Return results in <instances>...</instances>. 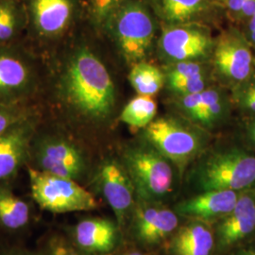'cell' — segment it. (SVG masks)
Listing matches in <instances>:
<instances>
[{
  "label": "cell",
  "instance_id": "cell-8",
  "mask_svg": "<svg viewBox=\"0 0 255 255\" xmlns=\"http://www.w3.org/2000/svg\"><path fill=\"white\" fill-rule=\"evenodd\" d=\"M37 87L34 64L22 51L0 46V103L21 104Z\"/></svg>",
  "mask_w": 255,
  "mask_h": 255
},
{
  "label": "cell",
  "instance_id": "cell-33",
  "mask_svg": "<svg viewBox=\"0 0 255 255\" xmlns=\"http://www.w3.org/2000/svg\"><path fill=\"white\" fill-rule=\"evenodd\" d=\"M255 13V0H245L239 18L250 19Z\"/></svg>",
  "mask_w": 255,
  "mask_h": 255
},
{
  "label": "cell",
  "instance_id": "cell-32",
  "mask_svg": "<svg viewBox=\"0 0 255 255\" xmlns=\"http://www.w3.org/2000/svg\"><path fill=\"white\" fill-rule=\"evenodd\" d=\"M0 255H44V254L41 249L39 251H30L22 248H14L3 252Z\"/></svg>",
  "mask_w": 255,
  "mask_h": 255
},
{
  "label": "cell",
  "instance_id": "cell-7",
  "mask_svg": "<svg viewBox=\"0 0 255 255\" xmlns=\"http://www.w3.org/2000/svg\"><path fill=\"white\" fill-rule=\"evenodd\" d=\"M27 15V29L41 41L64 36L77 18L79 0H22Z\"/></svg>",
  "mask_w": 255,
  "mask_h": 255
},
{
  "label": "cell",
  "instance_id": "cell-38",
  "mask_svg": "<svg viewBox=\"0 0 255 255\" xmlns=\"http://www.w3.org/2000/svg\"><path fill=\"white\" fill-rule=\"evenodd\" d=\"M250 34V41L252 45H254L255 46V31H252V32H249Z\"/></svg>",
  "mask_w": 255,
  "mask_h": 255
},
{
  "label": "cell",
  "instance_id": "cell-1",
  "mask_svg": "<svg viewBox=\"0 0 255 255\" xmlns=\"http://www.w3.org/2000/svg\"><path fill=\"white\" fill-rule=\"evenodd\" d=\"M57 93L67 109L95 122L108 119L116 104V88L109 71L86 46L76 48L64 61Z\"/></svg>",
  "mask_w": 255,
  "mask_h": 255
},
{
  "label": "cell",
  "instance_id": "cell-5",
  "mask_svg": "<svg viewBox=\"0 0 255 255\" xmlns=\"http://www.w3.org/2000/svg\"><path fill=\"white\" fill-rule=\"evenodd\" d=\"M122 164L143 201H160L172 190V167L168 159L154 147L128 148L123 155Z\"/></svg>",
  "mask_w": 255,
  "mask_h": 255
},
{
  "label": "cell",
  "instance_id": "cell-4",
  "mask_svg": "<svg viewBox=\"0 0 255 255\" xmlns=\"http://www.w3.org/2000/svg\"><path fill=\"white\" fill-rule=\"evenodd\" d=\"M30 192L41 209L53 214L91 211L99 204L93 194L79 182L53 174L27 168Z\"/></svg>",
  "mask_w": 255,
  "mask_h": 255
},
{
  "label": "cell",
  "instance_id": "cell-17",
  "mask_svg": "<svg viewBox=\"0 0 255 255\" xmlns=\"http://www.w3.org/2000/svg\"><path fill=\"white\" fill-rule=\"evenodd\" d=\"M133 228L137 239L145 245H155L170 236L178 227V215L171 210L142 205L134 211Z\"/></svg>",
  "mask_w": 255,
  "mask_h": 255
},
{
  "label": "cell",
  "instance_id": "cell-40",
  "mask_svg": "<svg viewBox=\"0 0 255 255\" xmlns=\"http://www.w3.org/2000/svg\"><path fill=\"white\" fill-rule=\"evenodd\" d=\"M222 1H225V0H222Z\"/></svg>",
  "mask_w": 255,
  "mask_h": 255
},
{
  "label": "cell",
  "instance_id": "cell-9",
  "mask_svg": "<svg viewBox=\"0 0 255 255\" xmlns=\"http://www.w3.org/2000/svg\"><path fill=\"white\" fill-rule=\"evenodd\" d=\"M146 135L151 146L166 159L185 164L201 148V137L173 119L153 120L146 127Z\"/></svg>",
  "mask_w": 255,
  "mask_h": 255
},
{
  "label": "cell",
  "instance_id": "cell-36",
  "mask_svg": "<svg viewBox=\"0 0 255 255\" xmlns=\"http://www.w3.org/2000/svg\"><path fill=\"white\" fill-rule=\"evenodd\" d=\"M248 28H249V32L255 31V13L249 19V24H248Z\"/></svg>",
  "mask_w": 255,
  "mask_h": 255
},
{
  "label": "cell",
  "instance_id": "cell-21",
  "mask_svg": "<svg viewBox=\"0 0 255 255\" xmlns=\"http://www.w3.org/2000/svg\"><path fill=\"white\" fill-rule=\"evenodd\" d=\"M209 0H158V9L167 23L185 24L204 13Z\"/></svg>",
  "mask_w": 255,
  "mask_h": 255
},
{
  "label": "cell",
  "instance_id": "cell-11",
  "mask_svg": "<svg viewBox=\"0 0 255 255\" xmlns=\"http://www.w3.org/2000/svg\"><path fill=\"white\" fill-rule=\"evenodd\" d=\"M215 64L219 73L230 81L246 82L254 71V56L249 41L237 30L223 33L215 47Z\"/></svg>",
  "mask_w": 255,
  "mask_h": 255
},
{
  "label": "cell",
  "instance_id": "cell-34",
  "mask_svg": "<svg viewBox=\"0 0 255 255\" xmlns=\"http://www.w3.org/2000/svg\"><path fill=\"white\" fill-rule=\"evenodd\" d=\"M245 0H225L229 10L237 17H239L242 7L244 5Z\"/></svg>",
  "mask_w": 255,
  "mask_h": 255
},
{
  "label": "cell",
  "instance_id": "cell-37",
  "mask_svg": "<svg viewBox=\"0 0 255 255\" xmlns=\"http://www.w3.org/2000/svg\"><path fill=\"white\" fill-rule=\"evenodd\" d=\"M237 255H255V249H247L240 252Z\"/></svg>",
  "mask_w": 255,
  "mask_h": 255
},
{
  "label": "cell",
  "instance_id": "cell-14",
  "mask_svg": "<svg viewBox=\"0 0 255 255\" xmlns=\"http://www.w3.org/2000/svg\"><path fill=\"white\" fill-rule=\"evenodd\" d=\"M121 229L108 219H84L72 227L69 240L78 249L92 255H108L119 245Z\"/></svg>",
  "mask_w": 255,
  "mask_h": 255
},
{
  "label": "cell",
  "instance_id": "cell-12",
  "mask_svg": "<svg viewBox=\"0 0 255 255\" xmlns=\"http://www.w3.org/2000/svg\"><path fill=\"white\" fill-rule=\"evenodd\" d=\"M36 132V118L29 115L0 136V182L9 181L27 164Z\"/></svg>",
  "mask_w": 255,
  "mask_h": 255
},
{
  "label": "cell",
  "instance_id": "cell-10",
  "mask_svg": "<svg viewBox=\"0 0 255 255\" xmlns=\"http://www.w3.org/2000/svg\"><path fill=\"white\" fill-rule=\"evenodd\" d=\"M95 180L98 188L114 211L119 228L124 227L133 208L135 189L124 164L114 158L105 159L98 167Z\"/></svg>",
  "mask_w": 255,
  "mask_h": 255
},
{
  "label": "cell",
  "instance_id": "cell-39",
  "mask_svg": "<svg viewBox=\"0 0 255 255\" xmlns=\"http://www.w3.org/2000/svg\"><path fill=\"white\" fill-rule=\"evenodd\" d=\"M144 255L143 254H141V253H139V252H131V253H128L127 255Z\"/></svg>",
  "mask_w": 255,
  "mask_h": 255
},
{
  "label": "cell",
  "instance_id": "cell-2",
  "mask_svg": "<svg viewBox=\"0 0 255 255\" xmlns=\"http://www.w3.org/2000/svg\"><path fill=\"white\" fill-rule=\"evenodd\" d=\"M128 62L146 57L155 34V22L146 5L127 0L114 9L102 23Z\"/></svg>",
  "mask_w": 255,
  "mask_h": 255
},
{
  "label": "cell",
  "instance_id": "cell-35",
  "mask_svg": "<svg viewBox=\"0 0 255 255\" xmlns=\"http://www.w3.org/2000/svg\"><path fill=\"white\" fill-rule=\"evenodd\" d=\"M247 134L251 143L255 146V119L250 121L247 125Z\"/></svg>",
  "mask_w": 255,
  "mask_h": 255
},
{
  "label": "cell",
  "instance_id": "cell-29",
  "mask_svg": "<svg viewBox=\"0 0 255 255\" xmlns=\"http://www.w3.org/2000/svg\"><path fill=\"white\" fill-rule=\"evenodd\" d=\"M168 84L173 91L177 92L182 96H186L203 91L205 89V79L204 76H200L188 80L168 82Z\"/></svg>",
  "mask_w": 255,
  "mask_h": 255
},
{
  "label": "cell",
  "instance_id": "cell-23",
  "mask_svg": "<svg viewBox=\"0 0 255 255\" xmlns=\"http://www.w3.org/2000/svg\"><path fill=\"white\" fill-rule=\"evenodd\" d=\"M157 113V104L151 96L139 95L129 101L120 115V120L134 128H146Z\"/></svg>",
  "mask_w": 255,
  "mask_h": 255
},
{
  "label": "cell",
  "instance_id": "cell-30",
  "mask_svg": "<svg viewBox=\"0 0 255 255\" xmlns=\"http://www.w3.org/2000/svg\"><path fill=\"white\" fill-rule=\"evenodd\" d=\"M238 93V102L248 112L255 114V79L247 80Z\"/></svg>",
  "mask_w": 255,
  "mask_h": 255
},
{
  "label": "cell",
  "instance_id": "cell-31",
  "mask_svg": "<svg viewBox=\"0 0 255 255\" xmlns=\"http://www.w3.org/2000/svg\"><path fill=\"white\" fill-rule=\"evenodd\" d=\"M182 105V108L188 114V116L199 122L201 111L203 109L202 91L183 96Z\"/></svg>",
  "mask_w": 255,
  "mask_h": 255
},
{
  "label": "cell",
  "instance_id": "cell-3",
  "mask_svg": "<svg viewBox=\"0 0 255 255\" xmlns=\"http://www.w3.org/2000/svg\"><path fill=\"white\" fill-rule=\"evenodd\" d=\"M201 192L255 189V156L240 148H229L209 156L197 171Z\"/></svg>",
  "mask_w": 255,
  "mask_h": 255
},
{
  "label": "cell",
  "instance_id": "cell-27",
  "mask_svg": "<svg viewBox=\"0 0 255 255\" xmlns=\"http://www.w3.org/2000/svg\"><path fill=\"white\" fill-rule=\"evenodd\" d=\"M200 76H203V71L201 65L198 63H196L195 61L180 62L169 71L167 75V81L174 82L181 80H188Z\"/></svg>",
  "mask_w": 255,
  "mask_h": 255
},
{
  "label": "cell",
  "instance_id": "cell-28",
  "mask_svg": "<svg viewBox=\"0 0 255 255\" xmlns=\"http://www.w3.org/2000/svg\"><path fill=\"white\" fill-rule=\"evenodd\" d=\"M127 0H88L92 17L98 24L102 25L110 13Z\"/></svg>",
  "mask_w": 255,
  "mask_h": 255
},
{
  "label": "cell",
  "instance_id": "cell-13",
  "mask_svg": "<svg viewBox=\"0 0 255 255\" xmlns=\"http://www.w3.org/2000/svg\"><path fill=\"white\" fill-rule=\"evenodd\" d=\"M211 44L209 33L204 28L182 24L165 28L160 40L164 54L178 63L205 57L209 53Z\"/></svg>",
  "mask_w": 255,
  "mask_h": 255
},
{
  "label": "cell",
  "instance_id": "cell-26",
  "mask_svg": "<svg viewBox=\"0 0 255 255\" xmlns=\"http://www.w3.org/2000/svg\"><path fill=\"white\" fill-rule=\"evenodd\" d=\"M29 115L21 104L0 103V136Z\"/></svg>",
  "mask_w": 255,
  "mask_h": 255
},
{
  "label": "cell",
  "instance_id": "cell-24",
  "mask_svg": "<svg viewBox=\"0 0 255 255\" xmlns=\"http://www.w3.org/2000/svg\"><path fill=\"white\" fill-rule=\"evenodd\" d=\"M203 109L201 111L199 122L212 124L221 118L224 111V102L219 92L216 90H203Z\"/></svg>",
  "mask_w": 255,
  "mask_h": 255
},
{
  "label": "cell",
  "instance_id": "cell-25",
  "mask_svg": "<svg viewBox=\"0 0 255 255\" xmlns=\"http://www.w3.org/2000/svg\"><path fill=\"white\" fill-rule=\"evenodd\" d=\"M41 250L44 255H97L83 252L75 246L68 237L57 234L47 237Z\"/></svg>",
  "mask_w": 255,
  "mask_h": 255
},
{
  "label": "cell",
  "instance_id": "cell-15",
  "mask_svg": "<svg viewBox=\"0 0 255 255\" xmlns=\"http://www.w3.org/2000/svg\"><path fill=\"white\" fill-rule=\"evenodd\" d=\"M255 232V189L240 194L236 206L219 220L216 236L219 249L242 242Z\"/></svg>",
  "mask_w": 255,
  "mask_h": 255
},
{
  "label": "cell",
  "instance_id": "cell-19",
  "mask_svg": "<svg viewBox=\"0 0 255 255\" xmlns=\"http://www.w3.org/2000/svg\"><path fill=\"white\" fill-rule=\"evenodd\" d=\"M30 220V206L19 198L7 182H0V229L17 232L26 228Z\"/></svg>",
  "mask_w": 255,
  "mask_h": 255
},
{
  "label": "cell",
  "instance_id": "cell-18",
  "mask_svg": "<svg viewBox=\"0 0 255 255\" xmlns=\"http://www.w3.org/2000/svg\"><path fill=\"white\" fill-rule=\"evenodd\" d=\"M215 240L212 231L203 222L194 220L178 230L170 250L173 255H211Z\"/></svg>",
  "mask_w": 255,
  "mask_h": 255
},
{
  "label": "cell",
  "instance_id": "cell-16",
  "mask_svg": "<svg viewBox=\"0 0 255 255\" xmlns=\"http://www.w3.org/2000/svg\"><path fill=\"white\" fill-rule=\"evenodd\" d=\"M241 193L232 190L201 192L198 196L177 204L175 213L195 221L219 220L234 209Z\"/></svg>",
  "mask_w": 255,
  "mask_h": 255
},
{
  "label": "cell",
  "instance_id": "cell-6",
  "mask_svg": "<svg viewBox=\"0 0 255 255\" xmlns=\"http://www.w3.org/2000/svg\"><path fill=\"white\" fill-rule=\"evenodd\" d=\"M28 166L46 173L78 182L86 171V160L80 147L66 137L54 132L33 137Z\"/></svg>",
  "mask_w": 255,
  "mask_h": 255
},
{
  "label": "cell",
  "instance_id": "cell-22",
  "mask_svg": "<svg viewBox=\"0 0 255 255\" xmlns=\"http://www.w3.org/2000/svg\"><path fill=\"white\" fill-rule=\"evenodd\" d=\"M128 80L137 94L152 97L164 86V77L159 68L141 61L132 66Z\"/></svg>",
  "mask_w": 255,
  "mask_h": 255
},
{
  "label": "cell",
  "instance_id": "cell-20",
  "mask_svg": "<svg viewBox=\"0 0 255 255\" xmlns=\"http://www.w3.org/2000/svg\"><path fill=\"white\" fill-rule=\"evenodd\" d=\"M27 28L22 0H0V46H6Z\"/></svg>",
  "mask_w": 255,
  "mask_h": 255
}]
</instances>
